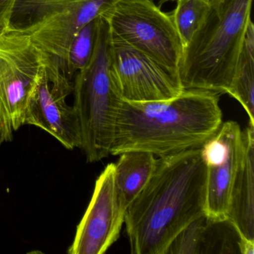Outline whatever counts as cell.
<instances>
[{
  "label": "cell",
  "instance_id": "cell-1",
  "mask_svg": "<svg viewBox=\"0 0 254 254\" xmlns=\"http://www.w3.org/2000/svg\"><path fill=\"white\" fill-rule=\"evenodd\" d=\"M206 172L200 148L159 157L125 216L132 254H166L176 236L206 213Z\"/></svg>",
  "mask_w": 254,
  "mask_h": 254
},
{
  "label": "cell",
  "instance_id": "cell-2",
  "mask_svg": "<svg viewBox=\"0 0 254 254\" xmlns=\"http://www.w3.org/2000/svg\"><path fill=\"white\" fill-rule=\"evenodd\" d=\"M220 95L190 89L167 101L123 99L110 154L140 151L161 157L200 148L222 124Z\"/></svg>",
  "mask_w": 254,
  "mask_h": 254
},
{
  "label": "cell",
  "instance_id": "cell-3",
  "mask_svg": "<svg viewBox=\"0 0 254 254\" xmlns=\"http://www.w3.org/2000/svg\"><path fill=\"white\" fill-rule=\"evenodd\" d=\"M118 1L14 0L8 31L30 39L44 56L52 90L67 98L73 90V81L66 72V60L74 38Z\"/></svg>",
  "mask_w": 254,
  "mask_h": 254
},
{
  "label": "cell",
  "instance_id": "cell-4",
  "mask_svg": "<svg viewBox=\"0 0 254 254\" xmlns=\"http://www.w3.org/2000/svg\"><path fill=\"white\" fill-rule=\"evenodd\" d=\"M252 0H218L184 47L179 77L184 90L228 93L248 25Z\"/></svg>",
  "mask_w": 254,
  "mask_h": 254
},
{
  "label": "cell",
  "instance_id": "cell-5",
  "mask_svg": "<svg viewBox=\"0 0 254 254\" xmlns=\"http://www.w3.org/2000/svg\"><path fill=\"white\" fill-rule=\"evenodd\" d=\"M111 43L109 24L100 16L93 57L73 79V108L81 133L80 148L89 163L109 155L117 111L123 99L113 75Z\"/></svg>",
  "mask_w": 254,
  "mask_h": 254
},
{
  "label": "cell",
  "instance_id": "cell-6",
  "mask_svg": "<svg viewBox=\"0 0 254 254\" xmlns=\"http://www.w3.org/2000/svg\"><path fill=\"white\" fill-rule=\"evenodd\" d=\"M46 75L42 53L29 38L0 35V142H11L24 126L29 99Z\"/></svg>",
  "mask_w": 254,
  "mask_h": 254
},
{
  "label": "cell",
  "instance_id": "cell-7",
  "mask_svg": "<svg viewBox=\"0 0 254 254\" xmlns=\"http://www.w3.org/2000/svg\"><path fill=\"white\" fill-rule=\"evenodd\" d=\"M106 18L113 37L179 74L184 46L171 14L150 0H120Z\"/></svg>",
  "mask_w": 254,
  "mask_h": 254
},
{
  "label": "cell",
  "instance_id": "cell-8",
  "mask_svg": "<svg viewBox=\"0 0 254 254\" xmlns=\"http://www.w3.org/2000/svg\"><path fill=\"white\" fill-rule=\"evenodd\" d=\"M111 65L114 80L124 100L167 101L184 90L179 74L113 36Z\"/></svg>",
  "mask_w": 254,
  "mask_h": 254
},
{
  "label": "cell",
  "instance_id": "cell-9",
  "mask_svg": "<svg viewBox=\"0 0 254 254\" xmlns=\"http://www.w3.org/2000/svg\"><path fill=\"white\" fill-rule=\"evenodd\" d=\"M126 210L116 187L114 163H109L96 180L91 200L68 254L106 253L119 239Z\"/></svg>",
  "mask_w": 254,
  "mask_h": 254
},
{
  "label": "cell",
  "instance_id": "cell-10",
  "mask_svg": "<svg viewBox=\"0 0 254 254\" xmlns=\"http://www.w3.org/2000/svg\"><path fill=\"white\" fill-rule=\"evenodd\" d=\"M200 150L206 172L205 214L213 219H227L230 191L243 151L240 126L234 121L222 123Z\"/></svg>",
  "mask_w": 254,
  "mask_h": 254
},
{
  "label": "cell",
  "instance_id": "cell-11",
  "mask_svg": "<svg viewBox=\"0 0 254 254\" xmlns=\"http://www.w3.org/2000/svg\"><path fill=\"white\" fill-rule=\"evenodd\" d=\"M66 98L52 90L47 73L29 99L25 114V125L40 127L60 142L66 149L81 148L78 117Z\"/></svg>",
  "mask_w": 254,
  "mask_h": 254
},
{
  "label": "cell",
  "instance_id": "cell-12",
  "mask_svg": "<svg viewBox=\"0 0 254 254\" xmlns=\"http://www.w3.org/2000/svg\"><path fill=\"white\" fill-rule=\"evenodd\" d=\"M240 241L228 220H215L204 214L176 236L166 254H240Z\"/></svg>",
  "mask_w": 254,
  "mask_h": 254
},
{
  "label": "cell",
  "instance_id": "cell-13",
  "mask_svg": "<svg viewBox=\"0 0 254 254\" xmlns=\"http://www.w3.org/2000/svg\"><path fill=\"white\" fill-rule=\"evenodd\" d=\"M243 151L229 199L227 219L241 239L254 242V126L242 130Z\"/></svg>",
  "mask_w": 254,
  "mask_h": 254
},
{
  "label": "cell",
  "instance_id": "cell-14",
  "mask_svg": "<svg viewBox=\"0 0 254 254\" xmlns=\"http://www.w3.org/2000/svg\"><path fill=\"white\" fill-rule=\"evenodd\" d=\"M120 156L114 163L116 187L127 208L151 178L157 159L151 153L140 151H126Z\"/></svg>",
  "mask_w": 254,
  "mask_h": 254
},
{
  "label": "cell",
  "instance_id": "cell-15",
  "mask_svg": "<svg viewBox=\"0 0 254 254\" xmlns=\"http://www.w3.org/2000/svg\"><path fill=\"white\" fill-rule=\"evenodd\" d=\"M227 94L243 107L254 126V25H248L243 47L236 66L233 84Z\"/></svg>",
  "mask_w": 254,
  "mask_h": 254
},
{
  "label": "cell",
  "instance_id": "cell-16",
  "mask_svg": "<svg viewBox=\"0 0 254 254\" xmlns=\"http://www.w3.org/2000/svg\"><path fill=\"white\" fill-rule=\"evenodd\" d=\"M176 1V8L171 15L184 49L203 23L211 5L206 0Z\"/></svg>",
  "mask_w": 254,
  "mask_h": 254
},
{
  "label": "cell",
  "instance_id": "cell-17",
  "mask_svg": "<svg viewBox=\"0 0 254 254\" xmlns=\"http://www.w3.org/2000/svg\"><path fill=\"white\" fill-rule=\"evenodd\" d=\"M99 17L87 23L77 33L69 47L66 60V72L71 81L78 71L91 61L97 38Z\"/></svg>",
  "mask_w": 254,
  "mask_h": 254
},
{
  "label": "cell",
  "instance_id": "cell-18",
  "mask_svg": "<svg viewBox=\"0 0 254 254\" xmlns=\"http://www.w3.org/2000/svg\"><path fill=\"white\" fill-rule=\"evenodd\" d=\"M14 0H0V35L8 32L10 17Z\"/></svg>",
  "mask_w": 254,
  "mask_h": 254
},
{
  "label": "cell",
  "instance_id": "cell-19",
  "mask_svg": "<svg viewBox=\"0 0 254 254\" xmlns=\"http://www.w3.org/2000/svg\"><path fill=\"white\" fill-rule=\"evenodd\" d=\"M206 2H209L210 5H212V4L215 3V2H218V0H206Z\"/></svg>",
  "mask_w": 254,
  "mask_h": 254
},
{
  "label": "cell",
  "instance_id": "cell-20",
  "mask_svg": "<svg viewBox=\"0 0 254 254\" xmlns=\"http://www.w3.org/2000/svg\"><path fill=\"white\" fill-rule=\"evenodd\" d=\"M163 1H169V0H163ZM171 1H176V0H171Z\"/></svg>",
  "mask_w": 254,
  "mask_h": 254
},
{
  "label": "cell",
  "instance_id": "cell-21",
  "mask_svg": "<svg viewBox=\"0 0 254 254\" xmlns=\"http://www.w3.org/2000/svg\"><path fill=\"white\" fill-rule=\"evenodd\" d=\"M1 145H2V143H1V142H0V146H1Z\"/></svg>",
  "mask_w": 254,
  "mask_h": 254
},
{
  "label": "cell",
  "instance_id": "cell-22",
  "mask_svg": "<svg viewBox=\"0 0 254 254\" xmlns=\"http://www.w3.org/2000/svg\"><path fill=\"white\" fill-rule=\"evenodd\" d=\"M150 1H153V0H150Z\"/></svg>",
  "mask_w": 254,
  "mask_h": 254
}]
</instances>
